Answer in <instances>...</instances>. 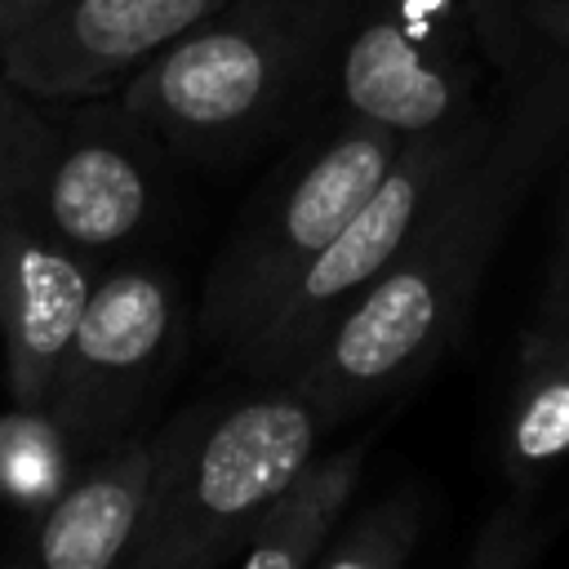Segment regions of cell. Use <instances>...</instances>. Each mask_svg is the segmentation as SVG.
<instances>
[{
	"instance_id": "5",
	"label": "cell",
	"mask_w": 569,
	"mask_h": 569,
	"mask_svg": "<svg viewBox=\"0 0 569 569\" xmlns=\"http://www.w3.org/2000/svg\"><path fill=\"white\" fill-rule=\"evenodd\" d=\"M498 102L453 124L409 133L396 160L387 164L382 182L369 191V200L267 307V316L227 356V365L258 382H293L298 369L316 356V347L347 320V311L373 289V280L405 249L436 191L489 142Z\"/></svg>"
},
{
	"instance_id": "10",
	"label": "cell",
	"mask_w": 569,
	"mask_h": 569,
	"mask_svg": "<svg viewBox=\"0 0 569 569\" xmlns=\"http://www.w3.org/2000/svg\"><path fill=\"white\" fill-rule=\"evenodd\" d=\"M98 271L93 258L40 222L27 196L0 204V342L13 405L49 400Z\"/></svg>"
},
{
	"instance_id": "9",
	"label": "cell",
	"mask_w": 569,
	"mask_h": 569,
	"mask_svg": "<svg viewBox=\"0 0 569 569\" xmlns=\"http://www.w3.org/2000/svg\"><path fill=\"white\" fill-rule=\"evenodd\" d=\"M227 0H27L0 22V62L44 107L120 93Z\"/></svg>"
},
{
	"instance_id": "11",
	"label": "cell",
	"mask_w": 569,
	"mask_h": 569,
	"mask_svg": "<svg viewBox=\"0 0 569 569\" xmlns=\"http://www.w3.org/2000/svg\"><path fill=\"white\" fill-rule=\"evenodd\" d=\"M156 471V431H124L107 449L76 462L67 485L27 516L13 547L40 569H116L124 565L147 511Z\"/></svg>"
},
{
	"instance_id": "8",
	"label": "cell",
	"mask_w": 569,
	"mask_h": 569,
	"mask_svg": "<svg viewBox=\"0 0 569 569\" xmlns=\"http://www.w3.org/2000/svg\"><path fill=\"white\" fill-rule=\"evenodd\" d=\"M178 347L182 307L173 276L142 262H116L98 271L93 298L44 400L62 422L76 458L107 449L133 427Z\"/></svg>"
},
{
	"instance_id": "15",
	"label": "cell",
	"mask_w": 569,
	"mask_h": 569,
	"mask_svg": "<svg viewBox=\"0 0 569 569\" xmlns=\"http://www.w3.org/2000/svg\"><path fill=\"white\" fill-rule=\"evenodd\" d=\"M431 502L418 489H391L378 502H369L356 520L338 525L325 551L316 556V569H400L418 556L427 538Z\"/></svg>"
},
{
	"instance_id": "12",
	"label": "cell",
	"mask_w": 569,
	"mask_h": 569,
	"mask_svg": "<svg viewBox=\"0 0 569 569\" xmlns=\"http://www.w3.org/2000/svg\"><path fill=\"white\" fill-rule=\"evenodd\" d=\"M378 440V427L351 436L329 453H311L293 480L276 493L262 520L249 529L231 565L240 569H316V556L342 525V511L360 485L365 458Z\"/></svg>"
},
{
	"instance_id": "16",
	"label": "cell",
	"mask_w": 569,
	"mask_h": 569,
	"mask_svg": "<svg viewBox=\"0 0 569 569\" xmlns=\"http://www.w3.org/2000/svg\"><path fill=\"white\" fill-rule=\"evenodd\" d=\"M58 116L22 93L0 62V204L31 196L36 173L53 147Z\"/></svg>"
},
{
	"instance_id": "6",
	"label": "cell",
	"mask_w": 569,
	"mask_h": 569,
	"mask_svg": "<svg viewBox=\"0 0 569 569\" xmlns=\"http://www.w3.org/2000/svg\"><path fill=\"white\" fill-rule=\"evenodd\" d=\"M400 142L387 124L342 116L325 142L289 156L267 178L204 276L200 329L222 356L249 338L267 307L369 200Z\"/></svg>"
},
{
	"instance_id": "17",
	"label": "cell",
	"mask_w": 569,
	"mask_h": 569,
	"mask_svg": "<svg viewBox=\"0 0 569 569\" xmlns=\"http://www.w3.org/2000/svg\"><path fill=\"white\" fill-rule=\"evenodd\" d=\"M547 542H551V520L533 516L525 498H502L476 529L467 565L471 569H525L547 551Z\"/></svg>"
},
{
	"instance_id": "19",
	"label": "cell",
	"mask_w": 569,
	"mask_h": 569,
	"mask_svg": "<svg viewBox=\"0 0 569 569\" xmlns=\"http://www.w3.org/2000/svg\"><path fill=\"white\" fill-rule=\"evenodd\" d=\"M520 13L538 44L569 53V0H520Z\"/></svg>"
},
{
	"instance_id": "14",
	"label": "cell",
	"mask_w": 569,
	"mask_h": 569,
	"mask_svg": "<svg viewBox=\"0 0 569 569\" xmlns=\"http://www.w3.org/2000/svg\"><path fill=\"white\" fill-rule=\"evenodd\" d=\"M76 449L49 405H13L0 413V502L36 516L76 471Z\"/></svg>"
},
{
	"instance_id": "13",
	"label": "cell",
	"mask_w": 569,
	"mask_h": 569,
	"mask_svg": "<svg viewBox=\"0 0 569 569\" xmlns=\"http://www.w3.org/2000/svg\"><path fill=\"white\" fill-rule=\"evenodd\" d=\"M569 458V325H529L502 409L498 462L516 489Z\"/></svg>"
},
{
	"instance_id": "1",
	"label": "cell",
	"mask_w": 569,
	"mask_h": 569,
	"mask_svg": "<svg viewBox=\"0 0 569 569\" xmlns=\"http://www.w3.org/2000/svg\"><path fill=\"white\" fill-rule=\"evenodd\" d=\"M569 151V53L538 44L502 93L489 142L436 191L405 249L298 369L293 387L325 427L400 400L467 329L507 227Z\"/></svg>"
},
{
	"instance_id": "4",
	"label": "cell",
	"mask_w": 569,
	"mask_h": 569,
	"mask_svg": "<svg viewBox=\"0 0 569 569\" xmlns=\"http://www.w3.org/2000/svg\"><path fill=\"white\" fill-rule=\"evenodd\" d=\"M520 0H356L333 98L400 138L493 107L533 62Z\"/></svg>"
},
{
	"instance_id": "18",
	"label": "cell",
	"mask_w": 569,
	"mask_h": 569,
	"mask_svg": "<svg viewBox=\"0 0 569 569\" xmlns=\"http://www.w3.org/2000/svg\"><path fill=\"white\" fill-rule=\"evenodd\" d=\"M533 325H569V182L560 191V218H556V231H551V249H547V267H542V289H538Z\"/></svg>"
},
{
	"instance_id": "3",
	"label": "cell",
	"mask_w": 569,
	"mask_h": 569,
	"mask_svg": "<svg viewBox=\"0 0 569 569\" xmlns=\"http://www.w3.org/2000/svg\"><path fill=\"white\" fill-rule=\"evenodd\" d=\"M325 418L293 382L187 405L156 427V471L124 569L231 565L249 529L316 453Z\"/></svg>"
},
{
	"instance_id": "2",
	"label": "cell",
	"mask_w": 569,
	"mask_h": 569,
	"mask_svg": "<svg viewBox=\"0 0 569 569\" xmlns=\"http://www.w3.org/2000/svg\"><path fill=\"white\" fill-rule=\"evenodd\" d=\"M356 0H227L124 89L173 160H240L280 133L325 84Z\"/></svg>"
},
{
	"instance_id": "20",
	"label": "cell",
	"mask_w": 569,
	"mask_h": 569,
	"mask_svg": "<svg viewBox=\"0 0 569 569\" xmlns=\"http://www.w3.org/2000/svg\"><path fill=\"white\" fill-rule=\"evenodd\" d=\"M22 4H27V0H0V22H4L13 9H22Z\"/></svg>"
},
{
	"instance_id": "7",
	"label": "cell",
	"mask_w": 569,
	"mask_h": 569,
	"mask_svg": "<svg viewBox=\"0 0 569 569\" xmlns=\"http://www.w3.org/2000/svg\"><path fill=\"white\" fill-rule=\"evenodd\" d=\"M53 116L58 133L27 204L53 236L102 267L164 218L173 151L120 93L84 98Z\"/></svg>"
}]
</instances>
